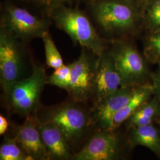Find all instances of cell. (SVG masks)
I'll list each match as a JSON object with an SVG mask.
<instances>
[{"label": "cell", "mask_w": 160, "mask_h": 160, "mask_svg": "<svg viewBox=\"0 0 160 160\" xmlns=\"http://www.w3.org/2000/svg\"><path fill=\"white\" fill-rule=\"evenodd\" d=\"M92 21L110 36L123 37L135 32L141 21V6L125 0H87Z\"/></svg>", "instance_id": "cell-1"}, {"label": "cell", "mask_w": 160, "mask_h": 160, "mask_svg": "<svg viewBox=\"0 0 160 160\" xmlns=\"http://www.w3.org/2000/svg\"><path fill=\"white\" fill-rule=\"evenodd\" d=\"M46 17L58 29L97 56L106 49L105 41L85 12L75 6H62L52 10Z\"/></svg>", "instance_id": "cell-2"}, {"label": "cell", "mask_w": 160, "mask_h": 160, "mask_svg": "<svg viewBox=\"0 0 160 160\" xmlns=\"http://www.w3.org/2000/svg\"><path fill=\"white\" fill-rule=\"evenodd\" d=\"M79 102H65L42 110V121L57 126L63 133L71 147L77 145L86 136L92 125L91 115L78 104Z\"/></svg>", "instance_id": "cell-3"}, {"label": "cell", "mask_w": 160, "mask_h": 160, "mask_svg": "<svg viewBox=\"0 0 160 160\" xmlns=\"http://www.w3.org/2000/svg\"><path fill=\"white\" fill-rule=\"evenodd\" d=\"M47 81L44 67L33 62L29 77L17 81L5 97L10 112L25 117L36 113L40 108V97Z\"/></svg>", "instance_id": "cell-4"}, {"label": "cell", "mask_w": 160, "mask_h": 160, "mask_svg": "<svg viewBox=\"0 0 160 160\" xmlns=\"http://www.w3.org/2000/svg\"><path fill=\"white\" fill-rule=\"evenodd\" d=\"M0 22L1 30L23 42L42 39L49 32L52 23L49 18L35 16L11 2L3 6Z\"/></svg>", "instance_id": "cell-5"}, {"label": "cell", "mask_w": 160, "mask_h": 160, "mask_svg": "<svg viewBox=\"0 0 160 160\" xmlns=\"http://www.w3.org/2000/svg\"><path fill=\"white\" fill-rule=\"evenodd\" d=\"M122 81V87H137L145 83L148 75L146 61L130 42L116 39L109 50Z\"/></svg>", "instance_id": "cell-6"}, {"label": "cell", "mask_w": 160, "mask_h": 160, "mask_svg": "<svg viewBox=\"0 0 160 160\" xmlns=\"http://www.w3.org/2000/svg\"><path fill=\"white\" fill-rule=\"evenodd\" d=\"M22 42L0 29V82L4 97L12 86L23 78Z\"/></svg>", "instance_id": "cell-7"}, {"label": "cell", "mask_w": 160, "mask_h": 160, "mask_svg": "<svg viewBox=\"0 0 160 160\" xmlns=\"http://www.w3.org/2000/svg\"><path fill=\"white\" fill-rule=\"evenodd\" d=\"M98 56L82 48L80 56L73 62L71 84L68 92L77 102H83L93 96Z\"/></svg>", "instance_id": "cell-8"}, {"label": "cell", "mask_w": 160, "mask_h": 160, "mask_svg": "<svg viewBox=\"0 0 160 160\" xmlns=\"http://www.w3.org/2000/svg\"><path fill=\"white\" fill-rule=\"evenodd\" d=\"M116 130L96 132L83 147L74 153L75 160H118L122 155V142Z\"/></svg>", "instance_id": "cell-9"}, {"label": "cell", "mask_w": 160, "mask_h": 160, "mask_svg": "<svg viewBox=\"0 0 160 160\" xmlns=\"http://www.w3.org/2000/svg\"><path fill=\"white\" fill-rule=\"evenodd\" d=\"M137 87H120L94 103L91 115L92 124L100 130H111L112 122L129 100Z\"/></svg>", "instance_id": "cell-10"}, {"label": "cell", "mask_w": 160, "mask_h": 160, "mask_svg": "<svg viewBox=\"0 0 160 160\" xmlns=\"http://www.w3.org/2000/svg\"><path fill=\"white\" fill-rule=\"evenodd\" d=\"M23 124L14 127V137L30 160H49L38 129L36 115L26 117Z\"/></svg>", "instance_id": "cell-11"}, {"label": "cell", "mask_w": 160, "mask_h": 160, "mask_svg": "<svg viewBox=\"0 0 160 160\" xmlns=\"http://www.w3.org/2000/svg\"><path fill=\"white\" fill-rule=\"evenodd\" d=\"M120 87L122 81L120 75L110 52L106 49L98 56L93 94L95 102L116 92Z\"/></svg>", "instance_id": "cell-12"}, {"label": "cell", "mask_w": 160, "mask_h": 160, "mask_svg": "<svg viewBox=\"0 0 160 160\" xmlns=\"http://www.w3.org/2000/svg\"><path fill=\"white\" fill-rule=\"evenodd\" d=\"M36 120L40 136L46 147L50 160L74 159L71 146L63 133L51 123L40 120L37 114Z\"/></svg>", "instance_id": "cell-13"}, {"label": "cell", "mask_w": 160, "mask_h": 160, "mask_svg": "<svg viewBox=\"0 0 160 160\" xmlns=\"http://www.w3.org/2000/svg\"><path fill=\"white\" fill-rule=\"evenodd\" d=\"M152 95H154V89L151 84H143L137 86L126 104L115 115L111 130H116L150 99Z\"/></svg>", "instance_id": "cell-14"}, {"label": "cell", "mask_w": 160, "mask_h": 160, "mask_svg": "<svg viewBox=\"0 0 160 160\" xmlns=\"http://www.w3.org/2000/svg\"><path fill=\"white\" fill-rule=\"evenodd\" d=\"M129 142L132 147L142 146L160 155V133L153 123L131 128Z\"/></svg>", "instance_id": "cell-15"}, {"label": "cell", "mask_w": 160, "mask_h": 160, "mask_svg": "<svg viewBox=\"0 0 160 160\" xmlns=\"http://www.w3.org/2000/svg\"><path fill=\"white\" fill-rule=\"evenodd\" d=\"M142 11V23L149 33L160 30V0H146Z\"/></svg>", "instance_id": "cell-16"}, {"label": "cell", "mask_w": 160, "mask_h": 160, "mask_svg": "<svg viewBox=\"0 0 160 160\" xmlns=\"http://www.w3.org/2000/svg\"><path fill=\"white\" fill-rule=\"evenodd\" d=\"M1 160H30L14 137L6 135L0 147Z\"/></svg>", "instance_id": "cell-17"}, {"label": "cell", "mask_w": 160, "mask_h": 160, "mask_svg": "<svg viewBox=\"0 0 160 160\" xmlns=\"http://www.w3.org/2000/svg\"><path fill=\"white\" fill-rule=\"evenodd\" d=\"M42 39L44 45L47 66L55 69L64 65L62 57L49 32H48L44 34Z\"/></svg>", "instance_id": "cell-18"}, {"label": "cell", "mask_w": 160, "mask_h": 160, "mask_svg": "<svg viewBox=\"0 0 160 160\" xmlns=\"http://www.w3.org/2000/svg\"><path fill=\"white\" fill-rule=\"evenodd\" d=\"M143 53L148 61L160 64V30L149 33L144 43Z\"/></svg>", "instance_id": "cell-19"}, {"label": "cell", "mask_w": 160, "mask_h": 160, "mask_svg": "<svg viewBox=\"0 0 160 160\" xmlns=\"http://www.w3.org/2000/svg\"><path fill=\"white\" fill-rule=\"evenodd\" d=\"M73 62L68 65H63L61 67L55 69L53 72L48 77L47 84L57 87L63 90H69L71 84V70Z\"/></svg>", "instance_id": "cell-20"}, {"label": "cell", "mask_w": 160, "mask_h": 160, "mask_svg": "<svg viewBox=\"0 0 160 160\" xmlns=\"http://www.w3.org/2000/svg\"><path fill=\"white\" fill-rule=\"evenodd\" d=\"M33 4L40 8L46 14V16L52 10L59 6H74L84 0H20Z\"/></svg>", "instance_id": "cell-21"}, {"label": "cell", "mask_w": 160, "mask_h": 160, "mask_svg": "<svg viewBox=\"0 0 160 160\" xmlns=\"http://www.w3.org/2000/svg\"><path fill=\"white\" fill-rule=\"evenodd\" d=\"M133 115L155 119L160 117V103L156 97L151 98Z\"/></svg>", "instance_id": "cell-22"}, {"label": "cell", "mask_w": 160, "mask_h": 160, "mask_svg": "<svg viewBox=\"0 0 160 160\" xmlns=\"http://www.w3.org/2000/svg\"><path fill=\"white\" fill-rule=\"evenodd\" d=\"M152 86L154 89V96L160 103V64L158 65V68L152 75Z\"/></svg>", "instance_id": "cell-23"}, {"label": "cell", "mask_w": 160, "mask_h": 160, "mask_svg": "<svg viewBox=\"0 0 160 160\" xmlns=\"http://www.w3.org/2000/svg\"><path fill=\"white\" fill-rule=\"evenodd\" d=\"M9 123L3 115H0V135H3L8 131Z\"/></svg>", "instance_id": "cell-24"}, {"label": "cell", "mask_w": 160, "mask_h": 160, "mask_svg": "<svg viewBox=\"0 0 160 160\" xmlns=\"http://www.w3.org/2000/svg\"><path fill=\"white\" fill-rule=\"evenodd\" d=\"M127 1H129V2H132L133 4H137L138 6H141V5L143 6L144 2H145L146 0H125Z\"/></svg>", "instance_id": "cell-25"}, {"label": "cell", "mask_w": 160, "mask_h": 160, "mask_svg": "<svg viewBox=\"0 0 160 160\" xmlns=\"http://www.w3.org/2000/svg\"></svg>", "instance_id": "cell-26"}]
</instances>
